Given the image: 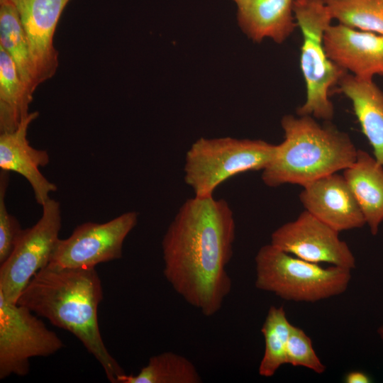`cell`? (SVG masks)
<instances>
[{
	"mask_svg": "<svg viewBox=\"0 0 383 383\" xmlns=\"http://www.w3.org/2000/svg\"><path fill=\"white\" fill-rule=\"evenodd\" d=\"M0 48L12 59L21 79L33 94L40 84L26 32L11 0H0Z\"/></svg>",
	"mask_w": 383,
	"mask_h": 383,
	"instance_id": "18",
	"label": "cell"
},
{
	"mask_svg": "<svg viewBox=\"0 0 383 383\" xmlns=\"http://www.w3.org/2000/svg\"><path fill=\"white\" fill-rule=\"evenodd\" d=\"M33 95L10 56L0 48V133L15 131L30 113Z\"/></svg>",
	"mask_w": 383,
	"mask_h": 383,
	"instance_id": "19",
	"label": "cell"
},
{
	"mask_svg": "<svg viewBox=\"0 0 383 383\" xmlns=\"http://www.w3.org/2000/svg\"><path fill=\"white\" fill-rule=\"evenodd\" d=\"M103 299L94 268H65L48 264L21 292L17 304L72 333L103 367L108 379L118 383L126 374L101 338L98 306Z\"/></svg>",
	"mask_w": 383,
	"mask_h": 383,
	"instance_id": "2",
	"label": "cell"
},
{
	"mask_svg": "<svg viewBox=\"0 0 383 383\" xmlns=\"http://www.w3.org/2000/svg\"><path fill=\"white\" fill-rule=\"evenodd\" d=\"M42 206L40 218L23 231L11 255L1 265L0 293L10 302L17 303L31 279L49 264L60 240V203L50 198Z\"/></svg>",
	"mask_w": 383,
	"mask_h": 383,
	"instance_id": "8",
	"label": "cell"
},
{
	"mask_svg": "<svg viewBox=\"0 0 383 383\" xmlns=\"http://www.w3.org/2000/svg\"><path fill=\"white\" fill-rule=\"evenodd\" d=\"M344 380L346 383H370L372 382L369 375L361 371L348 372Z\"/></svg>",
	"mask_w": 383,
	"mask_h": 383,
	"instance_id": "25",
	"label": "cell"
},
{
	"mask_svg": "<svg viewBox=\"0 0 383 383\" xmlns=\"http://www.w3.org/2000/svg\"><path fill=\"white\" fill-rule=\"evenodd\" d=\"M63 347L57 335L28 308L10 302L0 293V379L24 376L29 359L48 357Z\"/></svg>",
	"mask_w": 383,
	"mask_h": 383,
	"instance_id": "7",
	"label": "cell"
},
{
	"mask_svg": "<svg viewBox=\"0 0 383 383\" xmlns=\"http://www.w3.org/2000/svg\"><path fill=\"white\" fill-rule=\"evenodd\" d=\"M294 0H238L237 20L246 36L255 43L270 38L284 43L298 26Z\"/></svg>",
	"mask_w": 383,
	"mask_h": 383,
	"instance_id": "15",
	"label": "cell"
},
{
	"mask_svg": "<svg viewBox=\"0 0 383 383\" xmlns=\"http://www.w3.org/2000/svg\"><path fill=\"white\" fill-rule=\"evenodd\" d=\"M8 171L0 172V263H4L13 252L23 229L15 216L6 209L5 195L9 185Z\"/></svg>",
	"mask_w": 383,
	"mask_h": 383,
	"instance_id": "24",
	"label": "cell"
},
{
	"mask_svg": "<svg viewBox=\"0 0 383 383\" xmlns=\"http://www.w3.org/2000/svg\"><path fill=\"white\" fill-rule=\"evenodd\" d=\"M339 232L307 211L283 224L271 235L270 243L301 260L326 262L350 270L355 268V258Z\"/></svg>",
	"mask_w": 383,
	"mask_h": 383,
	"instance_id": "10",
	"label": "cell"
},
{
	"mask_svg": "<svg viewBox=\"0 0 383 383\" xmlns=\"http://www.w3.org/2000/svg\"><path fill=\"white\" fill-rule=\"evenodd\" d=\"M292 326L284 307H270L261 328L265 351L258 369L260 376L270 377L287 364V345Z\"/></svg>",
	"mask_w": 383,
	"mask_h": 383,
	"instance_id": "21",
	"label": "cell"
},
{
	"mask_svg": "<svg viewBox=\"0 0 383 383\" xmlns=\"http://www.w3.org/2000/svg\"><path fill=\"white\" fill-rule=\"evenodd\" d=\"M323 43L329 59L362 79L383 75V35L338 23L331 24Z\"/></svg>",
	"mask_w": 383,
	"mask_h": 383,
	"instance_id": "12",
	"label": "cell"
},
{
	"mask_svg": "<svg viewBox=\"0 0 383 383\" xmlns=\"http://www.w3.org/2000/svg\"><path fill=\"white\" fill-rule=\"evenodd\" d=\"M235 2H236L238 0H233Z\"/></svg>",
	"mask_w": 383,
	"mask_h": 383,
	"instance_id": "27",
	"label": "cell"
},
{
	"mask_svg": "<svg viewBox=\"0 0 383 383\" xmlns=\"http://www.w3.org/2000/svg\"><path fill=\"white\" fill-rule=\"evenodd\" d=\"M379 337L383 342V325H382L377 330Z\"/></svg>",
	"mask_w": 383,
	"mask_h": 383,
	"instance_id": "26",
	"label": "cell"
},
{
	"mask_svg": "<svg viewBox=\"0 0 383 383\" xmlns=\"http://www.w3.org/2000/svg\"><path fill=\"white\" fill-rule=\"evenodd\" d=\"M338 85L351 101L374 158L383 165V90L373 79H362L348 72Z\"/></svg>",
	"mask_w": 383,
	"mask_h": 383,
	"instance_id": "16",
	"label": "cell"
},
{
	"mask_svg": "<svg viewBox=\"0 0 383 383\" xmlns=\"http://www.w3.org/2000/svg\"><path fill=\"white\" fill-rule=\"evenodd\" d=\"M138 214L128 211L104 223L87 222L66 239H60L50 265L65 268H94L122 257L126 236L138 223Z\"/></svg>",
	"mask_w": 383,
	"mask_h": 383,
	"instance_id": "9",
	"label": "cell"
},
{
	"mask_svg": "<svg viewBox=\"0 0 383 383\" xmlns=\"http://www.w3.org/2000/svg\"><path fill=\"white\" fill-rule=\"evenodd\" d=\"M343 175L375 235L383 221V165L374 156L358 150L355 162Z\"/></svg>",
	"mask_w": 383,
	"mask_h": 383,
	"instance_id": "17",
	"label": "cell"
},
{
	"mask_svg": "<svg viewBox=\"0 0 383 383\" xmlns=\"http://www.w3.org/2000/svg\"><path fill=\"white\" fill-rule=\"evenodd\" d=\"M26 32L39 84L52 78L58 65L56 28L70 0H11Z\"/></svg>",
	"mask_w": 383,
	"mask_h": 383,
	"instance_id": "11",
	"label": "cell"
},
{
	"mask_svg": "<svg viewBox=\"0 0 383 383\" xmlns=\"http://www.w3.org/2000/svg\"><path fill=\"white\" fill-rule=\"evenodd\" d=\"M333 19L383 35V0H325Z\"/></svg>",
	"mask_w": 383,
	"mask_h": 383,
	"instance_id": "22",
	"label": "cell"
},
{
	"mask_svg": "<svg viewBox=\"0 0 383 383\" xmlns=\"http://www.w3.org/2000/svg\"><path fill=\"white\" fill-rule=\"evenodd\" d=\"M235 223L223 199H187L162 241L163 274L173 289L205 316L221 309L232 289L226 267L233 255Z\"/></svg>",
	"mask_w": 383,
	"mask_h": 383,
	"instance_id": "1",
	"label": "cell"
},
{
	"mask_svg": "<svg viewBox=\"0 0 383 383\" xmlns=\"http://www.w3.org/2000/svg\"><path fill=\"white\" fill-rule=\"evenodd\" d=\"M287 364L304 367L322 374L326 366L316 355L311 338L300 328L292 326L287 345Z\"/></svg>",
	"mask_w": 383,
	"mask_h": 383,
	"instance_id": "23",
	"label": "cell"
},
{
	"mask_svg": "<svg viewBox=\"0 0 383 383\" xmlns=\"http://www.w3.org/2000/svg\"><path fill=\"white\" fill-rule=\"evenodd\" d=\"M38 116V111L30 112L15 131L0 134V167L25 177L37 203L43 206L50 199V194L57 190V186L39 170L50 162L48 152L33 148L27 138L28 127Z\"/></svg>",
	"mask_w": 383,
	"mask_h": 383,
	"instance_id": "14",
	"label": "cell"
},
{
	"mask_svg": "<svg viewBox=\"0 0 383 383\" xmlns=\"http://www.w3.org/2000/svg\"><path fill=\"white\" fill-rule=\"evenodd\" d=\"M293 11L302 34L300 67L306 85V100L296 113L329 121L334 116L330 89L347 72L325 50L324 33L333 18L325 0H294Z\"/></svg>",
	"mask_w": 383,
	"mask_h": 383,
	"instance_id": "6",
	"label": "cell"
},
{
	"mask_svg": "<svg viewBox=\"0 0 383 383\" xmlns=\"http://www.w3.org/2000/svg\"><path fill=\"white\" fill-rule=\"evenodd\" d=\"M303 187L299 199L305 210L337 231L362 228L366 224L343 175L333 173Z\"/></svg>",
	"mask_w": 383,
	"mask_h": 383,
	"instance_id": "13",
	"label": "cell"
},
{
	"mask_svg": "<svg viewBox=\"0 0 383 383\" xmlns=\"http://www.w3.org/2000/svg\"><path fill=\"white\" fill-rule=\"evenodd\" d=\"M277 148L262 140L200 138L186 152L184 182L195 196H213L215 189L229 178L262 171L275 157Z\"/></svg>",
	"mask_w": 383,
	"mask_h": 383,
	"instance_id": "5",
	"label": "cell"
},
{
	"mask_svg": "<svg viewBox=\"0 0 383 383\" xmlns=\"http://www.w3.org/2000/svg\"><path fill=\"white\" fill-rule=\"evenodd\" d=\"M298 116L286 115L281 120L284 140L262 172L267 187H304L345 170L356 160L358 150L347 133L331 124L321 125L311 116Z\"/></svg>",
	"mask_w": 383,
	"mask_h": 383,
	"instance_id": "3",
	"label": "cell"
},
{
	"mask_svg": "<svg viewBox=\"0 0 383 383\" xmlns=\"http://www.w3.org/2000/svg\"><path fill=\"white\" fill-rule=\"evenodd\" d=\"M201 377L195 365L187 357L173 352H164L150 357L148 364L135 375L124 374L118 383H200Z\"/></svg>",
	"mask_w": 383,
	"mask_h": 383,
	"instance_id": "20",
	"label": "cell"
},
{
	"mask_svg": "<svg viewBox=\"0 0 383 383\" xmlns=\"http://www.w3.org/2000/svg\"><path fill=\"white\" fill-rule=\"evenodd\" d=\"M255 285L287 301L316 302L345 292L351 270L323 267L285 252L271 243L261 247L255 257Z\"/></svg>",
	"mask_w": 383,
	"mask_h": 383,
	"instance_id": "4",
	"label": "cell"
}]
</instances>
